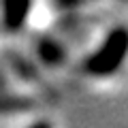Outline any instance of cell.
<instances>
[{
  "label": "cell",
  "mask_w": 128,
  "mask_h": 128,
  "mask_svg": "<svg viewBox=\"0 0 128 128\" xmlns=\"http://www.w3.org/2000/svg\"><path fill=\"white\" fill-rule=\"evenodd\" d=\"M124 54H126V30L124 28H115L102 41V45L86 58L83 66H86V70L90 75L105 77V75H111L113 70L120 68Z\"/></svg>",
  "instance_id": "1"
},
{
  "label": "cell",
  "mask_w": 128,
  "mask_h": 128,
  "mask_svg": "<svg viewBox=\"0 0 128 128\" xmlns=\"http://www.w3.org/2000/svg\"><path fill=\"white\" fill-rule=\"evenodd\" d=\"M30 11V0H2V13H4V28L17 32L24 26Z\"/></svg>",
  "instance_id": "2"
},
{
  "label": "cell",
  "mask_w": 128,
  "mask_h": 128,
  "mask_svg": "<svg viewBox=\"0 0 128 128\" xmlns=\"http://www.w3.org/2000/svg\"><path fill=\"white\" fill-rule=\"evenodd\" d=\"M36 49H38L41 60L47 62V64H62L64 62L62 47H60L56 41H51V38H41V41L36 43Z\"/></svg>",
  "instance_id": "3"
},
{
  "label": "cell",
  "mask_w": 128,
  "mask_h": 128,
  "mask_svg": "<svg viewBox=\"0 0 128 128\" xmlns=\"http://www.w3.org/2000/svg\"><path fill=\"white\" fill-rule=\"evenodd\" d=\"M34 107V102L26 96H0V113H15Z\"/></svg>",
  "instance_id": "4"
}]
</instances>
